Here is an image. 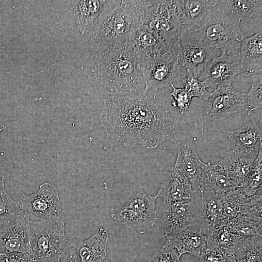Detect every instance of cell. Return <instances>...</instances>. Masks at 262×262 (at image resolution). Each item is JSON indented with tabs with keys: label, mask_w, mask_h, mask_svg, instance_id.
<instances>
[{
	"label": "cell",
	"mask_w": 262,
	"mask_h": 262,
	"mask_svg": "<svg viewBox=\"0 0 262 262\" xmlns=\"http://www.w3.org/2000/svg\"><path fill=\"white\" fill-rule=\"evenodd\" d=\"M180 67L199 78L212 60L216 56V50L203 41L195 31L180 32L175 46Z\"/></svg>",
	"instance_id": "cell-9"
},
{
	"label": "cell",
	"mask_w": 262,
	"mask_h": 262,
	"mask_svg": "<svg viewBox=\"0 0 262 262\" xmlns=\"http://www.w3.org/2000/svg\"><path fill=\"white\" fill-rule=\"evenodd\" d=\"M19 209L32 221H50L60 220L61 203L57 188L45 182L30 195L23 194L17 201Z\"/></svg>",
	"instance_id": "cell-10"
},
{
	"label": "cell",
	"mask_w": 262,
	"mask_h": 262,
	"mask_svg": "<svg viewBox=\"0 0 262 262\" xmlns=\"http://www.w3.org/2000/svg\"><path fill=\"white\" fill-rule=\"evenodd\" d=\"M177 155L174 166L184 176L194 192L201 189V178L205 163L199 157L196 150L185 135H179L176 140Z\"/></svg>",
	"instance_id": "cell-16"
},
{
	"label": "cell",
	"mask_w": 262,
	"mask_h": 262,
	"mask_svg": "<svg viewBox=\"0 0 262 262\" xmlns=\"http://www.w3.org/2000/svg\"><path fill=\"white\" fill-rule=\"evenodd\" d=\"M145 84L143 93L157 91L180 80V67L175 46L138 62Z\"/></svg>",
	"instance_id": "cell-7"
},
{
	"label": "cell",
	"mask_w": 262,
	"mask_h": 262,
	"mask_svg": "<svg viewBox=\"0 0 262 262\" xmlns=\"http://www.w3.org/2000/svg\"><path fill=\"white\" fill-rule=\"evenodd\" d=\"M252 80L251 87L246 93V108L248 115L262 109V69L248 72Z\"/></svg>",
	"instance_id": "cell-32"
},
{
	"label": "cell",
	"mask_w": 262,
	"mask_h": 262,
	"mask_svg": "<svg viewBox=\"0 0 262 262\" xmlns=\"http://www.w3.org/2000/svg\"><path fill=\"white\" fill-rule=\"evenodd\" d=\"M194 193L187 179L173 165L164 171L157 195L164 201H175L194 200Z\"/></svg>",
	"instance_id": "cell-20"
},
{
	"label": "cell",
	"mask_w": 262,
	"mask_h": 262,
	"mask_svg": "<svg viewBox=\"0 0 262 262\" xmlns=\"http://www.w3.org/2000/svg\"><path fill=\"white\" fill-rule=\"evenodd\" d=\"M241 238L231 232L226 226H223L207 237L206 246L217 248L224 256L233 255Z\"/></svg>",
	"instance_id": "cell-31"
},
{
	"label": "cell",
	"mask_w": 262,
	"mask_h": 262,
	"mask_svg": "<svg viewBox=\"0 0 262 262\" xmlns=\"http://www.w3.org/2000/svg\"><path fill=\"white\" fill-rule=\"evenodd\" d=\"M241 22L227 10L223 0H217L210 15L194 31L213 49H220L228 54H239L240 43L245 36Z\"/></svg>",
	"instance_id": "cell-4"
},
{
	"label": "cell",
	"mask_w": 262,
	"mask_h": 262,
	"mask_svg": "<svg viewBox=\"0 0 262 262\" xmlns=\"http://www.w3.org/2000/svg\"><path fill=\"white\" fill-rule=\"evenodd\" d=\"M116 2L101 12L93 33V39L102 49L127 44L133 29L140 24L136 0Z\"/></svg>",
	"instance_id": "cell-3"
},
{
	"label": "cell",
	"mask_w": 262,
	"mask_h": 262,
	"mask_svg": "<svg viewBox=\"0 0 262 262\" xmlns=\"http://www.w3.org/2000/svg\"><path fill=\"white\" fill-rule=\"evenodd\" d=\"M20 210L17 202L8 194L4 181L0 184V219L4 220L16 214Z\"/></svg>",
	"instance_id": "cell-35"
},
{
	"label": "cell",
	"mask_w": 262,
	"mask_h": 262,
	"mask_svg": "<svg viewBox=\"0 0 262 262\" xmlns=\"http://www.w3.org/2000/svg\"><path fill=\"white\" fill-rule=\"evenodd\" d=\"M233 255L240 262H262V235L241 238Z\"/></svg>",
	"instance_id": "cell-30"
},
{
	"label": "cell",
	"mask_w": 262,
	"mask_h": 262,
	"mask_svg": "<svg viewBox=\"0 0 262 262\" xmlns=\"http://www.w3.org/2000/svg\"><path fill=\"white\" fill-rule=\"evenodd\" d=\"M246 108V93L231 85L214 90L208 100L204 112V120L223 119Z\"/></svg>",
	"instance_id": "cell-13"
},
{
	"label": "cell",
	"mask_w": 262,
	"mask_h": 262,
	"mask_svg": "<svg viewBox=\"0 0 262 262\" xmlns=\"http://www.w3.org/2000/svg\"><path fill=\"white\" fill-rule=\"evenodd\" d=\"M232 149L243 155L256 159L262 149V119L252 120L229 132Z\"/></svg>",
	"instance_id": "cell-18"
},
{
	"label": "cell",
	"mask_w": 262,
	"mask_h": 262,
	"mask_svg": "<svg viewBox=\"0 0 262 262\" xmlns=\"http://www.w3.org/2000/svg\"><path fill=\"white\" fill-rule=\"evenodd\" d=\"M262 149L255 160L253 165L243 183L237 187L247 196L254 195L262 188Z\"/></svg>",
	"instance_id": "cell-33"
},
{
	"label": "cell",
	"mask_w": 262,
	"mask_h": 262,
	"mask_svg": "<svg viewBox=\"0 0 262 262\" xmlns=\"http://www.w3.org/2000/svg\"><path fill=\"white\" fill-rule=\"evenodd\" d=\"M225 262H240L234 255H227L224 256Z\"/></svg>",
	"instance_id": "cell-41"
},
{
	"label": "cell",
	"mask_w": 262,
	"mask_h": 262,
	"mask_svg": "<svg viewBox=\"0 0 262 262\" xmlns=\"http://www.w3.org/2000/svg\"><path fill=\"white\" fill-rule=\"evenodd\" d=\"M31 222L20 209L16 214L3 220L0 230V253L18 252L33 257L30 242Z\"/></svg>",
	"instance_id": "cell-12"
},
{
	"label": "cell",
	"mask_w": 262,
	"mask_h": 262,
	"mask_svg": "<svg viewBox=\"0 0 262 262\" xmlns=\"http://www.w3.org/2000/svg\"><path fill=\"white\" fill-rule=\"evenodd\" d=\"M197 204L194 200L163 201L157 219L165 236L179 233L194 226Z\"/></svg>",
	"instance_id": "cell-11"
},
{
	"label": "cell",
	"mask_w": 262,
	"mask_h": 262,
	"mask_svg": "<svg viewBox=\"0 0 262 262\" xmlns=\"http://www.w3.org/2000/svg\"><path fill=\"white\" fill-rule=\"evenodd\" d=\"M183 86L188 93L193 97L208 101L211 97L213 92L207 90V87L203 81H200L198 78L191 73L187 72L185 78L180 79Z\"/></svg>",
	"instance_id": "cell-34"
},
{
	"label": "cell",
	"mask_w": 262,
	"mask_h": 262,
	"mask_svg": "<svg viewBox=\"0 0 262 262\" xmlns=\"http://www.w3.org/2000/svg\"><path fill=\"white\" fill-rule=\"evenodd\" d=\"M225 226L240 238L262 235V217L242 215L228 221Z\"/></svg>",
	"instance_id": "cell-29"
},
{
	"label": "cell",
	"mask_w": 262,
	"mask_h": 262,
	"mask_svg": "<svg viewBox=\"0 0 262 262\" xmlns=\"http://www.w3.org/2000/svg\"><path fill=\"white\" fill-rule=\"evenodd\" d=\"M128 44L134 52L138 62L169 49L156 33L141 24L133 29L129 37Z\"/></svg>",
	"instance_id": "cell-21"
},
{
	"label": "cell",
	"mask_w": 262,
	"mask_h": 262,
	"mask_svg": "<svg viewBox=\"0 0 262 262\" xmlns=\"http://www.w3.org/2000/svg\"><path fill=\"white\" fill-rule=\"evenodd\" d=\"M179 255L189 253L198 258L207 244V236L197 227H191L174 235L165 236Z\"/></svg>",
	"instance_id": "cell-23"
},
{
	"label": "cell",
	"mask_w": 262,
	"mask_h": 262,
	"mask_svg": "<svg viewBox=\"0 0 262 262\" xmlns=\"http://www.w3.org/2000/svg\"><path fill=\"white\" fill-rule=\"evenodd\" d=\"M227 10L231 15L248 26L262 31V0H223Z\"/></svg>",
	"instance_id": "cell-24"
},
{
	"label": "cell",
	"mask_w": 262,
	"mask_h": 262,
	"mask_svg": "<svg viewBox=\"0 0 262 262\" xmlns=\"http://www.w3.org/2000/svg\"><path fill=\"white\" fill-rule=\"evenodd\" d=\"M171 86L172 91L170 95L173 98L172 105L180 114H184L189 108L193 97L185 88H176L173 84Z\"/></svg>",
	"instance_id": "cell-37"
},
{
	"label": "cell",
	"mask_w": 262,
	"mask_h": 262,
	"mask_svg": "<svg viewBox=\"0 0 262 262\" xmlns=\"http://www.w3.org/2000/svg\"><path fill=\"white\" fill-rule=\"evenodd\" d=\"M99 119L108 136L130 148L174 141L172 116L145 93L112 94L104 100Z\"/></svg>",
	"instance_id": "cell-1"
},
{
	"label": "cell",
	"mask_w": 262,
	"mask_h": 262,
	"mask_svg": "<svg viewBox=\"0 0 262 262\" xmlns=\"http://www.w3.org/2000/svg\"><path fill=\"white\" fill-rule=\"evenodd\" d=\"M239 57L243 70L246 72L261 69L262 66V32L244 36L239 48Z\"/></svg>",
	"instance_id": "cell-26"
},
{
	"label": "cell",
	"mask_w": 262,
	"mask_h": 262,
	"mask_svg": "<svg viewBox=\"0 0 262 262\" xmlns=\"http://www.w3.org/2000/svg\"><path fill=\"white\" fill-rule=\"evenodd\" d=\"M6 129V127L5 126H0V133Z\"/></svg>",
	"instance_id": "cell-42"
},
{
	"label": "cell",
	"mask_w": 262,
	"mask_h": 262,
	"mask_svg": "<svg viewBox=\"0 0 262 262\" xmlns=\"http://www.w3.org/2000/svg\"><path fill=\"white\" fill-rule=\"evenodd\" d=\"M4 176L0 174V184L4 181Z\"/></svg>",
	"instance_id": "cell-43"
},
{
	"label": "cell",
	"mask_w": 262,
	"mask_h": 262,
	"mask_svg": "<svg viewBox=\"0 0 262 262\" xmlns=\"http://www.w3.org/2000/svg\"><path fill=\"white\" fill-rule=\"evenodd\" d=\"M54 262H79L75 249L66 252L59 259Z\"/></svg>",
	"instance_id": "cell-40"
},
{
	"label": "cell",
	"mask_w": 262,
	"mask_h": 262,
	"mask_svg": "<svg viewBox=\"0 0 262 262\" xmlns=\"http://www.w3.org/2000/svg\"><path fill=\"white\" fill-rule=\"evenodd\" d=\"M157 197V195L146 193L140 185L135 194L111 217L116 224L145 233L157 220L155 203Z\"/></svg>",
	"instance_id": "cell-8"
},
{
	"label": "cell",
	"mask_w": 262,
	"mask_h": 262,
	"mask_svg": "<svg viewBox=\"0 0 262 262\" xmlns=\"http://www.w3.org/2000/svg\"><path fill=\"white\" fill-rule=\"evenodd\" d=\"M0 262H37L29 254L18 252L0 253Z\"/></svg>",
	"instance_id": "cell-39"
},
{
	"label": "cell",
	"mask_w": 262,
	"mask_h": 262,
	"mask_svg": "<svg viewBox=\"0 0 262 262\" xmlns=\"http://www.w3.org/2000/svg\"><path fill=\"white\" fill-rule=\"evenodd\" d=\"M255 159L230 149L227 152L225 157L217 163L238 187L246 179Z\"/></svg>",
	"instance_id": "cell-25"
},
{
	"label": "cell",
	"mask_w": 262,
	"mask_h": 262,
	"mask_svg": "<svg viewBox=\"0 0 262 262\" xmlns=\"http://www.w3.org/2000/svg\"><path fill=\"white\" fill-rule=\"evenodd\" d=\"M106 1L103 0L72 1L76 23L81 33H85L93 26Z\"/></svg>",
	"instance_id": "cell-27"
},
{
	"label": "cell",
	"mask_w": 262,
	"mask_h": 262,
	"mask_svg": "<svg viewBox=\"0 0 262 262\" xmlns=\"http://www.w3.org/2000/svg\"><path fill=\"white\" fill-rule=\"evenodd\" d=\"M243 70L239 54L222 51L215 56L202 73L199 78L207 87L217 89L231 85L236 76Z\"/></svg>",
	"instance_id": "cell-14"
},
{
	"label": "cell",
	"mask_w": 262,
	"mask_h": 262,
	"mask_svg": "<svg viewBox=\"0 0 262 262\" xmlns=\"http://www.w3.org/2000/svg\"><path fill=\"white\" fill-rule=\"evenodd\" d=\"M201 262H225L224 255L217 248L206 246L198 257Z\"/></svg>",
	"instance_id": "cell-38"
},
{
	"label": "cell",
	"mask_w": 262,
	"mask_h": 262,
	"mask_svg": "<svg viewBox=\"0 0 262 262\" xmlns=\"http://www.w3.org/2000/svg\"><path fill=\"white\" fill-rule=\"evenodd\" d=\"M201 200L197 205L194 226L198 227L206 236L227 224L223 210L222 199L212 190H200Z\"/></svg>",
	"instance_id": "cell-15"
},
{
	"label": "cell",
	"mask_w": 262,
	"mask_h": 262,
	"mask_svg": "<svg viewBox=\"0 0 262 262\" xmlns=\"http://www.w3.org/2000/svg\"><path fill=\"white\" fill-rule=\"evenodd\" d=\"M206 186L220 196L237 187L218 163H205L201 178V189Z\"/></svg>",
	"instance_id": "cell-28"
},
{
	"label": "cell",
	"mask_w": 262,
	"mask_h": 262,
	"mask_svg": "<svg viewBox=\"0 0 262 262\" xmlns=\"http://www.w3.org/2000/svg\"><path fill=\"white\" fill-rule=\"evenodd\" d=\"M262 188L254 195L247 196L236 187L221 196L227 221L244 215L262 217Z\"/></svg>",
	"instance_id": "cell-17"
},
{
	"label": "cell",
	"mask_w": 262,
	"mask_h": 262,
	"mask_svg": "<svg viewBox=\"0 0 262 262\" xmlns=\"http://www.w3.org/2000/svg\"><path fill=\"white\" fill-rule=\"evenodd\" d=\"M108 232L102 227L90 237L70 242L75 249L79 262H102L107 255Z\"/></svg>",
	"instance_id": "cell-22"
},
{
	"label": "cell",
	"mask_w": 262,
	"mask_h": 262,
	"mask_svg": "<svg viewBox=\"0 0 262 262\" xmlns=\"http://www.w3.org/2000/svg\"><path fill=\"white\" fill-rule=\"evenodd\" d=\"M30 242L33 257L39 262H54L70 248L65 235V223L58 220L31 222Z\"/></svg>",
	"instance_id": "cell-6"
},
{
	"label": "cell",
	"mask_w": 262,
	"mask_h": 262,
	"mask_svg": "<svg viewBox=\"0 0 262 262\" xmlns=\"http://www.w3.org/2000/svg\"><path fill=\"white\" fill-rule=\"evenodd\" d=\"M140 24L156 33L168 48L175 46L180 32L174 0H136Z\"/></svg>",
	"instance_id": "cell-5"
},
{
	"label": "cell",
	"mask_w": 262,
	"mask_h": 262,
	"mask_svg": "<svg viewBox=\"0 0 262 262\" xmlns=\"http://www.w3.org/2000/svg\"><path fill=\"white\" fill-rule=\"evenodd\" d=\"M180 256L176 248L166 239L158 248L148 262H181Z\"/></svg>",
	"instance_id": "cell-36"
},
{
	"label": "cell",
	"mask_w": 262,
	"mask_h": 262,
	"mask_svg": "<svg viewBox=\"0 0 262 262\" xmlns=\"http://www.w3.org/2000/svg\"><path fill=\"white\" fill-rule=\"evenodd\" d=\"M96 77L114 94L143 93L145 84L137 57L127 44L102 48L93 70Z\"/></svg>",
	"instance_id": "cell-2"
},
{
	"label": "cell",
	"mask_w": 262,
	"mask_h": 262,
	"mask_svg": "<svg viewBox=\"0 0 262 262\" xmlns=\"http://www.w3.org/2000/svg\"><path fill=\"white\" fill-rule=\"evenodd\" d=\"M216 0H175L174 4L180 31L198 28L213 10Z\"/></svg>",
	"instance_id": "cell-19"
}]
</instances>
